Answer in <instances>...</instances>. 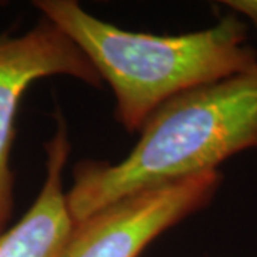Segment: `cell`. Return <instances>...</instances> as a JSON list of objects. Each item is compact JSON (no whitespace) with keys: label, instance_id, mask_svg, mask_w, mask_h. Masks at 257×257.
Returning a JSON list of instances; mask_svg holds the SVG:
<instances>
[{"label":"cell","instance_id":"obj_1","mask_svg":"<svg viewBox=\"0 0 257 257\" xmlns=\"http://www.w3.org/2000/svg\"><path fill=\"white\" fill-rule=\"evenodd\" d=\"M250 149L257 150V62L167 101L119 163H79L67 192L69 209L79 223L132 193L217 170Z\"/></svg>","mask_w":257,"mask_h":257},{"label":"cell","instance_id":"obj_2","mask_svg":"<svg viewBox=\"0 0 257 257\" xmlns=\"http://www.w3.org/2000/svg\"><path fill=\"white\" fill-rule=\"evenodd\" d=\"M89 59L116 97V119L140 132L153 113L186 92L219 82L257 62L237 15L179 36L128 32L87 13L73 0L33 3Z\"/></svg>","mask_w":257,"mask_h":257},{"label":"cell","instance_id":"obj_3","mask_svg":"<svg viewBox=\"0 0 257 257\" xmlns=\"http://www.w3.org/2000/svg\"><path fill=\"white\" fill-rule=\"evenodd\" d=\"M221 183L219 170L152 186L76 223L62 257H139L165 230L204 209Z\"/></svg>","mask_w":257,"mask_h":257},{"label":"cell","instance_id":"obj_4","mask_svg":"<svg viewBox=\"0 0 257 257\" xmlns=\"http://www.w3.org/2000/svg\"><path fill=\"white\" fill-rule=\"evenodd\" d=\"M69 76L100 87L101 77L89 59L47 19L20 35H0V233L13 213V172L10 153L23 93L37 79Z\"/></svg>","mask_w":257,"mask_h":257},{"label":"cell","instance_id":"obj_5","mask_svg":"<svg viewBox=\"0 0 257 257\" xmlns=\"http://www.w3.org/2000/svg\"><path fill=\"white\" fill-rule=\"evenodd\" d=\"M45 147V183L23 217L0 233V257H62L72 237L76 223L63 189L70 143L62 117L57 121L55 136Z\"/></svg>","mask_w":257,"mask_h":257},{"label":"cell","instance_id":"obj_6","mask_svg":"<svg viewBox=\"0 0 257 257\" xmlns=\"http://www.w3.org/2000/svg\"><path fill=\"white\" fill-rule=\"evenodd\" d=\"M223 5L230 8L236 15L248 19L257 29V0H226Z\"/></svg>","mask_w":257,"mask_h":257}]
</instances>
